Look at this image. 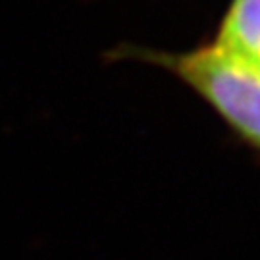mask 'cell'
Instances as JSON below:
<instances>
[{"mask_svg": "<svg viewBox=\"0 0 260 260\" xmlns=\"http://www.w3.org/2000/svg\"><path fill=\"white\" fill-rule=\"evenodd\" d=\"M160 60L203 94L245 139L260 147V70L216 45Z\"/></svg>", "mask_w": 260, "mask_h": 260, "instance_id": "6da1fadb", "label": "cell"}, {"mask_svg": "<svg viewBox=\"0 0 260 260\" xmlns=\"http://www.w3.org/2000/svg\"><path fill=\"white\" fill-rule=\"evenodd\" d=\"M216 47L260 70V0H235Z\"/></svg>", "mask_w": 260, "mask_h": 260, "instance_id": "7a4b0ae2", "label": "cell"}]
</instances>
